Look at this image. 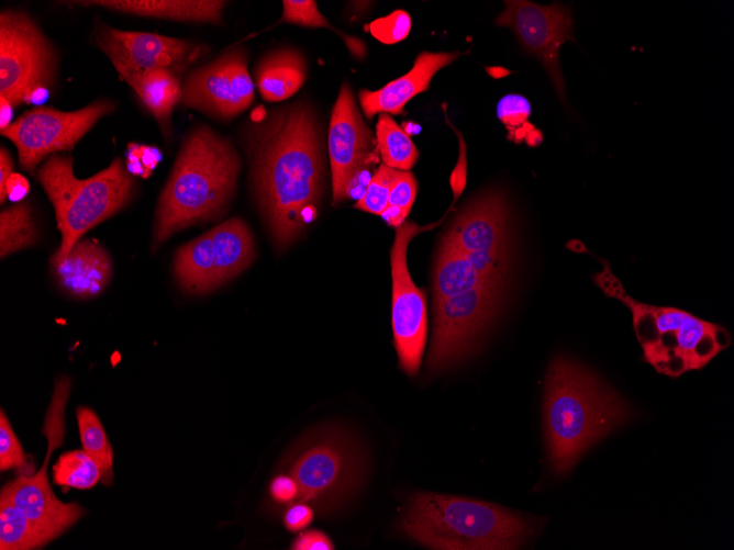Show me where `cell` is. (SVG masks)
Listing matches in <instances>:
<instances>
[{"mask_svg":"<svg viewBox=\"0 0 734 550\" xmlns=\"http://www.w3.org/2000/svg\"><path fill=\"white\" fill-rule=\"evenodd\" d=\"M13 172V161L12 158L3 146L0 149V202L3 204L7 199L5 194V183Z\"/></svg>","mask_w":734,"mask_h":550,"instance_id":"41","label":"cell"},{"mask_svg":"<svg viewBox=\"0 0 734 550\" xmlns=\"http://www.w3.org/2000/svg\"><path fill=\"white\" fill-rule=\"evenodd\" d=\"M113 109L114 104L105 99L73 112L35 108L11 123L1 135L15 145L22 169L33 175L46 156L57 151H70L75 144Z\"/></svg>","mask_w":734,"mask_h":550,"instance_id":"13","label":"cell"},{"mask_svg":"<svg viewBox=\"0 0 734 550\" xmlns=\"http://www.w3.org/2000/svg\"><path fill=\"white\" fill-rule=\"evenodd\" d=\"M37 179L54 205L62 234L59 248L51 257L52 267L65 259L86 232L122 210L135 186L121 158L81 180L74 175L73 158L56 154L37 170Z\"/></svg>","mask_w":734,"mask_h":550,"instance_id":"6","label":"cell"},{"mask_svg":"<svg viewBox=\"0 0 734 550\" xmlns=\"http://www.w3.org/2000/svg\"><path fill=\"white\" fill-rule=\"evenodd\" d=\"M13 116V105L4 98L0 97V131H4Z\"/></svg>","mask_w":734,"mask_h":550,"instance_id":"44","label":"cell"},{"mask_svg":"<svg viewBox=\"0 0 734 550\" xmlns=\"http://www.w3.org/2000/svg\"><path fill=\"white\" fill-rule=\"evenodd\" d=\"M53 270L55 281L64 292L89 299L100 294L110 283L112 260L97 242L80 239Z\"/></svg>","mask_w":734,"mask_h":550,"instance_id":"20","label":"cell"},{"mask_svg":"<svg viewBox=\"0 0 734 550\" xmlns=\"http://www.w3.org/2000/svg\"><path fill=\"white\" fill-rule=\"evenodd\" d=\"M238 154L207 125L184 138L155 214L153 248L186 227L219 217L236 188Z\"/></svg>","mask_w":734,"mask_h":550,"instance_id":"3","label":"cell"},{"mask_svg":"<svg viewBox=\"0 0 734 550\" xmlns=\"http://www.w3.org/2000/svg\"><path fill=\"white\" fill-rule=\"evenodd\" d=\"M58 56L33 19L22 11L0 13V97L13 106L29 103L37 88L56 85Z\"/></svg>","mask_w":734,"mask_h":550,"instance_id":"8","label":"cell"},{"mask_svg":"<svg viewBox=\"0 0 734 550\" xmlns=\"http://www.w3.org/2000/svg\"><path fill=\"white\" fill-rule=\"evenodd\" d=\"M414 222L397 227L391 248L392 305L391 322L394 347L401 369L415 375L420 369L427 337V306L424 292L412 281L407 265V249L421 231Z\"/></svg>","mask_w":734,"mask_h":550,"instance_id":"15","label":"cell"},{"mask_svg":"<svg viewBox=\"0 0 734 550\" xmlns=\"http://www.w3.org/2000/svg\"><path fill=\"white\" fill-rule=\"evenodd\" d=\"M504 292L476 289L433 302V335L427 358L431 372L469 356L497 318Z\"/></svg>","mask_w":734,"mask_h":550,"instance_id":"12","label":"cell"},{"mask_svg":"<svg viewBox=\"0 0 734 550\" xmlns=\"http://www.w3.org/2000/svg\"><path fill=\"white\" fill-rule=\"evenodd\" d=\"M398 529L418 543L437 550L519 549L535 521L500 505L432 492L411 495Z\"/></svg>","mask_w":734,"mask_h":550,"instance_id":"4","label":"cell"},{"mask_svg":"<svg viewBox=\"0 0 734 550\" xmlns=\"http://www.w3.org/2000/svg\"><path fill=\"white\" fill-rule=\"evenodd\" d=\"M376 141L382 164L409 171L419 158V150L409 134L387 113H379Z\"/></svg>","mask_w":734,"mask_h":550,"instance_id":"26","label":"cell"},{"mask_svg":"<svg viewBox=\"0 0 734 550\" xmlns=\"http://www.w3.org/2000/svg\"><path fill=\"white\" fill-rule=\"evenodd\" d=\"M133 89L167 133L171 112L181 96L179 77L166 69H155L143 75Z\"/></svg>","mask_w":734,"mask_h":550,"instance_id":"24","label":"cell"},{"mask_svg":"<svg viewBox=\"0 0 734 550\" xmlns=\"http://www.w3.org/2000/svg\"><path fill=\"white\" fill-rule=\"evenodd\" d=\"M255 77L264 100H286L296 93L307 79L304 58L294 49L271 52L257 65Z\"/></svg>","mask_w":734,"mask_h":550,"instance_id":"23","label":"cell"},{"mask_svg":"<svg viewBox=\"0 0 734 550\" xmlns=\"http://www.w3.org/2000/svg\"><path fill=\"white\" fill-rule=\"evenodd\" d=\"M507 198L488 191L457 214L444 238L455 244L485 276L507 285L513 242Z\"/></svg>","mask_w":734,"mask_h":550,"instance_id":"10","label":"cell"},{"mask_svg":"<svg viewBox=\"0 0 734 550\" xmlns=\"http://www.w3.org/2000/svg\"><path fill=\"white\" fill-rule=\"evenodd\" d=\"M126 170L131 175L141 178H147L149 176V173L146 171V169L138 159V144L131 143L129 145L126 155Z\"/></svg>","mask_w":734,"mask_h":550,"instance_id":"42","label":"cell"},{"mask_svg":"<svg viewBox=\"0 0 734 550\" xmlns=\"http://www.w3.org/2000/svg\"><path fill=\"white\" fill-rule=\"evenodd\" d=\"M68 3L102 7L140 16L219 24L222 22V12L226 2L218 0H87Z\"/></svg>","mask_w":734,"mask_h":550,"instance_id":"21","label":"cell"},{"mask_svg":"<svg viewBox=\"0 0 734 550\" xmlns=\"http://www.w3.org/2000/svg\"><path fill=\"white\" fill-rule=\"evenodd\" d=\"M291 550H333L334 545L331 538L319 529L300 531L291 542Z\"/></svg>","mask_w":734,"mask_h":550,"instance_id":"38","label":"cell"},{"mask_svg":"<svg viewBox=\"0 0 734 550\" xmlns=\"http://www.w3.org/2000/svg\"><path fill=\"white\" fill-rule=\"evenodd\" d=\"M411 18L403 10H396L390 14L372 21L369 32L378 41L385 44H394L404 40L411 30Z\"/></svg>","mask_w":734,"mask_h":550,"instance_id":"35","label":"cell"},{"mask_svg":"<svg viewBox=\"0 0 734 550\" xmlns=\"http://www.w3.org/2000/svg\"><path fill=\"white\" fill-rule=\"evenodd\" d=\"M283 12L281 22L293 23L308 27H326L335 32L346 44L351 54L357 58H364L366 55L365 44L354 36H348L333 27L329 21L320 13L315 1L311 0H285L282 1Z\"/></svg>","mask_w":734,"mask_h":550,"instance_id":"30","label":"cell"},{"mask_svg":"<svg viewBox=\"0 0 734 550\" xmlns=\"http://www.w3.org/2000/svg\"><path fill=\"white\" fill-rule=\"evenodd\" d=\"M268 494L273 504L286 508L298 502L299 487L290 474L277 471L269 482Z\"/></svg>","mask_w":734,"mask_h":550,"instance_id":"36","label":"cell"},{"mask_svg":"<svg viewBox=\"0 0 734 550\" xmlns=\"http://www.w3.org/2000/svg\"><path fill=\"white\" fill-rule=\"evenodd\" d=\"M37 240L32 206L29 201H20L0 213V256L33 246Z\"/></svg>","mask_w":734,"mask_h":550,"instance_id":"27","label":"cell"},{"mask_svg":"<svg viewBox=\"0 0 734 550\" xmlns=\"http://www.w3.org/2000/svg\"><path fill=\"white\" fill-rule=\"evenodd\" d=\"M30 184L20 173L12 172L5 183L7 198L12 202H20L27 194Z\"/></svg>","mask_w":734,"mask_h":550,"instance_id":"40","label":"cell"},{"mask_svg":"<svg viewBox=\"0 0 734 550\" xmlns=\"http://www.w3.org/2000/svg\"><path fill=\"white\" fill-rule=\"evenodd\" d=\"M504 5L494 24L509 27L522 47L541 61L561 102L566 103L559 56L565 42L577 43L571 9L559 2L542 5L527 0H509Z\"/></svg>","mask_w":734,"mask_h":550,"instance_id":"16","label":"cell"},{"mask_svg":"<svg viewBox=\"0 0 734 550\" xmlns=\"http://www.w3.org/2000/svg\"><path fill=\"white\" fill-rule=\"evenodd\" d=\"M253 257L248 226L232 217L182 245L175 255L174 273L186 291L205 293L242 272Z\"/></svg>","mask_w":734,"mask_h":550,"instance_id":"11","label":"cell"},{"mask_svg":"<svg viewBox=\"0 0 734 550\" xmlns=\"http://www.w3.org/2000/svg\"><path fill=\"white\" fill-rule=\"evenodd\" d=\"M531 114V103L521 94L509 93L502 97L497 104V116L509 130V138L516 139V136L522 130L526 137L527 131L525 125Z\"/></svg>","mask_w":734,"mask_h":550,"instance_id":"34","label":"cell"},{"mask_svg":"<svg viewBox=\"0 0 734 550\" xmlns=\"http://www.w3.org/2000/svg\"><path fill=\"white\" fill-rule=\"evenodd\" d=\"M279 472L290 474L304 502L320 516L332 513L360 486L364 462L360 450L341 428L314 429L282 459Z\"/></svg>","mask_w":734,"mask_h":550,"instance_id":"7","label":"cell"},{"mask_svg":"<svg viewBox=\"0 0 734 550\" xmlns=\"http://www.w3.org/2000/svg\"><path fill=\"white\" fill-rule=\"evenodd\" d=\"M446 121L449 124V126L457 133V136H458V139H459V147H460L459 160H458V164H457L456 168L454 169V172H453L452 178H451V183H452V188H453V191H454V195L457 199L459 197L461 190L464 189L465 182H466V154H465L466 145H465V142L463 139L461 134L448 122L447 119H446Z\"/></svg>","mask_w":734,"mask_h":550,"instance_id":"39","label":"cell"},{"mask_svg":"<svg viewBox=\"0 0 734 550\" xmlns=\"http://www.w3.org/2000/svg\"><path fill=\"white\" fill-rule=\"evenodd\" d=\"M0 469L1 471L16 469L22 473L21 475H30L34 472V465L32 467L26 459L21 442L3 409L0 413Z\"/></svg>","mask_w":734,"mask_h":550,"instance_id":"32","label":"cell"},{"mask_svg":"<svg viewBox=\"0 0 734 550\" xmlns=\"http://www.w3.org/2000/svg\"><path fill=\"white\" fill-rule=\"evenodd\" d=\"M398 169L381 164L374 172L364 197L358 200L354 207L381 215L388 205L391 183Z\"/></svg>","mask_w":734,"mask_h":550,"instance_id":"33","label":"cell"},{"mask_svg":"<svg viewBox=\"0 0 734 550\" xmlns=\"http://www.w3.org/2000/svg\"><path fill=\"white\" fill-rule=\"evenodd\" d=\"M70 388L71 382L67 377H60L55 382L42 428L47 438V451L41 469L33 475H20L1 489L14 506L52 540L85 514V509L78 503L59 501L53 493L47 478V465L52 453L64 441L65 407Z\"/></svg>","mask_w":734,"mask_h":550,"instance_id":"9","label":"cell"},{"mask_svg":"<svg viewBox=\"0 0 734 550\" xmlns=\"http://www.w3.org/2000/svg\"><path fill=\"white\" fill-rule=\"evenodd\" d=\"M313 518L314 510L311 505L304 502H296L286 507L282 523L290 532H300L313 521Z\"/></svg>","mask_w":734,"mask_h":550,"instance_id":"37","label":"cell"},{"mask_svg":"<svg viewBox=\"0 0 734 550\" xmlns=\"http://www.w3.org/2000/svg\"><path fill=\"white\" fill-rule=\"evenodd\" d=\"M160 155L158 149L145 145H138V159L151 175L159 161Z\"/></svg>","mask_w":734,"mask_h":550,"instance_id":"43","label":"cell"},{"mask_svg":"<svg viewBox=\"0 0 734 550\" xmlns=\"http://www.w3.org/2000/svg\"><path fill=\"white\" fill-rule=\"evenodd\" d=\"M253 99L247 56L236 48L192 70L181 86L179 103L227 120L246 110Z\"/></svg>","mask_w":734,"mask_h":550,"instance_id":"17","label":"cell"},{"mask_svg":"<svg viewBox=\"0 0 734 550\" xmlns=\"http://www.w3.org/2000/svg\"><path fill=\"white\" fill-rule=\"evenodd\" d=\"M246 147L256 198L278 248L316 216L324 189V156L314 111L286 105L252 125Z\"/></svg>","mask_w":734,"mask_h":550,"instance_id":"1","label":"cell"},{"mask_svg":"<svg viewBox=\"0 0 734 550\" xmlns=\"http://www.w3.org/2000/svg\"><path fill=\"white\" fill-rule=\"evenodd\" d=\"M634 417L623 396L588 366L564 355L549 362L543 418L554 474L567 475L594 444Z\"/></svg>","mask_w":734,"mask_h":550,"instance_id":"2","label":"cell"},{"mask_svg":"<svg viewBox=\"0 0 734 550\" xmlns=\"http://www.w3.org/2000/svg\"><path fill=\"white\" fill-rule=\"evenodd\" d=\"M52 541L1 491L0 494V549H37Z\"/></svg>","mask_w":734,"mask_h":550,"instance_id":"25","label":"cell"},{"mask_svg":"<svg viewBox=\"0 0 734 550\" xmlns=\"http://www.w3.org/2000/svg\"><path fill=\"white\" fill-rule=\"evenodd\" d=\"M460 55L459 52H422L403 76L376 91L360 90L359 102L365 115L371 120L376 113L400 114L409 100L430 88L431 80L438 70Z\"/></svg>","mask_w":734,"mask_h":550,"instance_id":"19","label":"cell"},{"mask_svg":"<svg viewBox=\"0 0 734 550\" xmlns=\"http://www.w3.org/2000/svg\"><path fill=\"white\" fill-rule=\"evenodd\" d=\"M94 44L133 88L143 75L166 69L179 78L207 52V46L155 33L123 31L99 23Z\"/></svg>","mask_w":734,"mask_h":550,"instance_id":"14","label":"cell"},{"mask_svg":"<svg viewBox=\"0 0 734 550\" xmlns=\"http://www.w3.org/2000/svg\"><path fill=\"white\" fill-rule=\"evenodd\" d=\"M593 274L594 283L631 312L633 328L642 346L644 361L658 373L678 378L700 370L732 341L729 330L716 323L671 306L652 305L632 298L613 274L610 265Z\"/></svg>","mask_w":734,"mask_h":550,"instance_id":"5","label":"cell"},{"mask_svg":"<svg viewBox=\"0 0 734 550\" xmlns=\"http://www.w3.org/2000/svg\"><path fill=\"white\" fill-rule=\"evenodd\" d=\"M329 155L334 203L346 199L355 173L377 162L378 146L362 117L349 86L344 82L333 106L329 128Z\"/></svg>","mask_w":734,"mask_h":550,"instance_id":"18","label":"cell"},{"mask_svg":"<svg viewBox=\"0 0 734 550\" xmlns=\"http://www.w3.org/2000/svg\"><path fill=\"white\" fill-rule=\"evenodd\" d=\"M76 417L84 450L97 461L101 480L109 486L113 482V450L103 425L97 414L86 406L76 409Z\"/></svg>","mask_w":734,"mask_h":550,"instance_id":"28","label":"cell"},{"mask_svg":"<svg viewBox=\"0 0 734 550\" xmlns=\"http://www.w3.org/2000/svg\"><path fill=\"white\" fill-rule=\"evenodd\" d=\"M52 469L57 485L78 490L91 489L102 478L99 464L85 450L64 452Z\"/></svg>","mask_w":734,"mask_h":550,"instance_id":"29","label":"cell"},{"mask_svg":"<svg viewBox=\"0 0 734 550\" xmlns=\"http://www.w3.org/2000/svg\"><path fill=\"white\" fill-rule=\"evenodd\" d=\"M418 190L415 177L410 171L397 170L390 187L388 205L381 217L390 226L399 227L411 211Z\"/></svg>","mask_w":734,"mask_h":550,"instance_id":"31","label":"cell"},{"mask_svg":"<svg viewBox=\"0 0 734 550\" xmlns=\"http://www.w3.org/2000/svg\"><path fill=\"white\" fill-rule=\"evenodd\" d=\"M48 97H49V90L47 88H37L32 92L29 103L40 104L44 102Z\"/></svg>","mask_w":734,"mask_h":550,"instance_id":"45","label":"cell"},{"mask_svg":"<svg viewBox=\"0 0 734 550\" xmlns=\"http://www.w3.org/2000/svg\"><path fill=\"white\" fill-rule=\"evenodd\" d=\"M505 287L480 272L455 244L442 237L433 268V302L476 289L504 292Z\"/></svg>","mask_w":734,"mask_h":550,"instance_id":"22","label":"cell"}]
</instances>
